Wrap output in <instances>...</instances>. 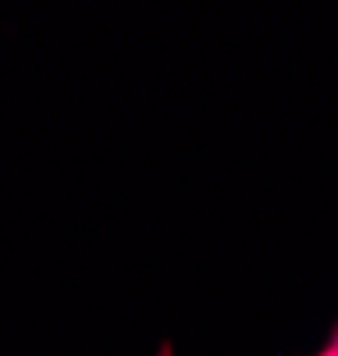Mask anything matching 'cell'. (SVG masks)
<instances>
[{"label":"cell","mask_w":338,"mask_h":356,"mask_svg":"<svg viewBox=\"0 0 338 356\" xmlns=\"http://www.w3.org/2000/svg\"><path fill=\"white\" fill-rule=\"evenodd\" d=\"M317 356H338V353H335V349L328 346V349H324V353H317Z\"/></svg>","instance_id":"7a4b0ae2"},{"label":"cell","mask_w":338,"mask_h":356,"mask_svg":"<svg viewBox=\"0 0 338 356\" xmlns=\"http://www.w3.org/2000/svg\"><path fill=\"white\" fill-rule=\"evenodd\" d=\"M161 356H175V353H171V346H164V349H161Z\"/></svg>","instance_id":"3957f363"},{"label":"cell","mask_w":338,"mask_h":356,"mask_svg":"<svg viewBox=\"0 0 338 356\" xmlns=\"http://www.w3.org/2000/svg\"><path fill=\"white\" fill-rule=\"evenodd\" d=\"M331 349L338 353V328H335V335H331Z\"/></svg>","instance_id":"6da1fadb"}]
</instances>
